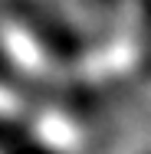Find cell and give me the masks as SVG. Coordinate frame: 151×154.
<instances>
[{
  "label": "cell",
  "mask_w": 151,
  "mask_h": 154,
  "mask_svg": "<svg viewBox=\"0 0 151 154\" xmlns=\"http://www.w3.org/2000/svg\"><path fill=\"white\" fill-rule=\"evenodd\" d=\"M0 56L20 75L36 82H59L79 69V56L49 17L23 3L0 7Z\"/></svg>",
  "instance_id": "cell-1"
}]
</instances>
